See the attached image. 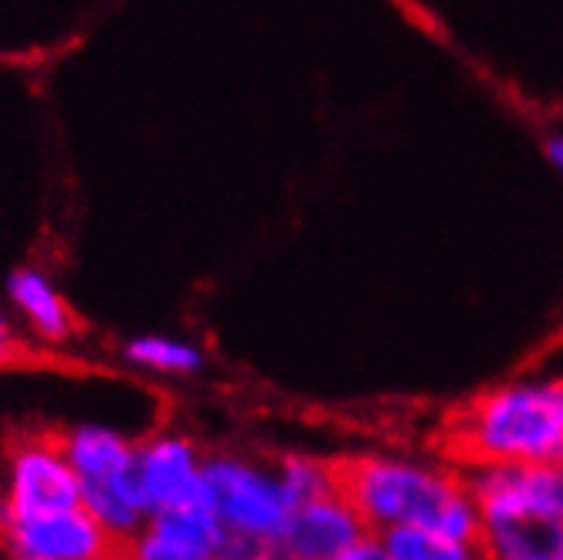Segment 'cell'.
<instances>
[{"label":"cell","mask_w":563,"mask_h":560,"mask_svg":"<svg viewBox=\"0 0 563 560\" xmlns=\"http://www.w3.org/2000/svg\"><path fill=\"white\" fill-rule=\"evenodd\" d=\"M340 490L374 534L390 527H424L462 557H478L482 519L468 472L452 459L434 462L405 452H364L336 462Z\"/></svg>","instance_id":"cell-1"},{"label":"cell","mask_w":563,"mask_h":560,"mask_svg":"<svg viewBox=\"0 0 563 560\" xmlns=\"http://www.w3.org/2000/svg\"><path fill=\"white\" fill-rule=\"evenodd\" d=\"M441 449L465 472L563 465V374H519L478 391L449 415Z\"/></svg>","instance_id":"cell-2"},{"label":"cell","mask_w":563,"mask_h":560,"mask_svg":"<svg viewBox=\"0 0 563 560\" xmlns=\"http://www.w3.org/2000/svg\"><path fill=\"white\" fill-rule=\"evenodd\" d=\"M478 506V553L563 560V465H486L468 472Z\"/></svg>","instance_id":"cell-3"},{"label":"cell","mask_w":563,"mask_h":560,"mask_svg":"<svg viewBox=\"0 0 563 560\" xmlns=\"http://www.w3.org/2000/svg\"><path fill=\"white\" fill-rule=\"evenodd\" d=\"M205 496L228 530V557H278L282 534L296 506L275 465L234 455L208 459Z\"/></svg>","instance_id":"cell-4"},{"label":"cell","mask_w":563,"mask_h":560,"mask_svg":"<svg viewBox=\"0 0 563 560\" xmlns=\"http://www.w3.org/2000/svg\"><path fill=\"white\" fill-rule=\"evenodd\" d=\"M62 446L78 475L82 506L115 543H133L150 519V506L136 475V449L123 435L99 425L71 428L62 435Z\"/></svg>","instance_id":"cell-5"},{"label":"cell","mask_w":563,"mask_h":560,"mask_svg":"<svg viewBox=\"0 0 563 560\" xmlns=\"http://www.w3.org/2000/svg\"><path fill=\"white\" fill-rule=\"evenodd\" d=\"M278 557L292 560H380L377 534L336 486L299 503L282 534Z\"/></svg>","instance_id":"cell-6"},{"label":"cell","mask_w":563,"mask_h":560,"mask_svg":"<svg viewBox=\"0 0 563 560\" xmlns=\"http://www.w3.org/2000/svg\"><path fill=\"white\" fill-rule=\"evenodd\" d=\"M82 506L78 475L62 446V435H24L8 455L4 503L8 516H37Z\"/></svg>","instance_id":"cell-7"},{"label":"cell","mask_w":563,"mask_h":560,"mask_svg":"<svg viewBox=\"0 0 563 560\" xmlns=\"http://www.w3.org/2000/svg\"><path fill=\"white\" fill-rule=\"evenodd\" d=\"M0 543L21 560H99L119 547L86 506L37 516L0 513Z\"/></svg>","instance_id":"cell-8"},{"label":"cell","mask_w":563,"mask_h":560,"mask_svg":"<svg viewBox=\"0 0 563 560\" xmlns=\"http://www.w3.org/2000/svg\"><path fill=\"white\" fill-rule=\"evenodd\" d=\"M143 560H214L228 557V530L208 503L150 513L133 547Z\"/></svg>","instance_id":"cell-9"},{"label":"cell","mask_w":563,"mask_h":560,"mask_svg":"<svg viewBox=\"0 0 563 560\" xmlns=\"http://www.w3.org/2000/svg\"><path fill=\"white\" fill-rule=\"evenodd\" d=\"M136 475L150 513L187 503H208L205 496V459L187 438L156 435L136 449Z\"/></svg>","instance_id":"cell-10"},{"label":"cell","mask_w":563,"mask_h":560,"mask_svg":"<svg viewBox=\"0 0 563 560\" xmlns=\"http://www.w3.org/2000/svg\"><path fill=\"white\" fill-rule=\"evenodd\" d=\"M8 293L18 306V312L31 323V330L45 340H65L75 330L71 309L65 306L62 293L48 283L42 272L34 268H21L11 275Z\"/></svg>","instance_id":"cell-11"},{"label":"cell","mask_w":563,"mask_h":560,"mask_svg":"<svg viewBox=\"0 0 563 560\" xmlns=\"http://www.w3.org/2000/svg\"><path fill=\"white\" fill-rule=\"evenodd\" d=\"M275 472L282 479V486H286L292 506H299L312 496H323V493L340 486L336 462L309 459V455H286L282 462H275Z\"/></svg>","instance_id":"cell-12"},{"label":"cell","mask_w":563,"mask_h":560,"mask_svg":"<svg viewBox=\"0 0 563 560\" xmlns=\"http://www.w3.org/2000/svg\"><path fill=\"white\" fill-rule=\"evenodd\" d=\"M126 356L156 374H194L200 367V350L170 337H140L126 347Z\"/></svg>","instance_id":"cell-13"},{"label":"cell","mask_w":563,"mask_h":560,"mask_svg":"<svg viewBox=\"0 0 563 560\" xmlns=\"http://www.w3.org/2000/svg\"><path fill=\"white\" fill-rule=\"evenodd\" d=\"M380 560H465L462 550L424 527H390L377 534Z\"/></svg>","instance_id":"cell-14"},{"label":"cell","mask_w":563,"mask_h":560,"mask_svg":"<svg viewBox=\"0 0 563 560\" xmlns=\"http://www.w3.org/2000/svg\"><path fill=\"white\" fill-rule=\"evenodd\" d=\"M547 160H550V167L563 177V133H553L547 140Z\"/></svg>","instance_id":"cell-15"},{"label":"cell","mask_w":563,"mask_h":560,"mask_svg":"<svg viewBox=\"0 0 563 560\" xmlns=\"http://www.w3.org/2000/svg\"><path fill=\"white\" fill-rule=\"evenodd\" d=\"M14 353V340H11V330H8V323L0 319V364Z\"/></svg>","instance_id":"cell-16"}]
</instances>
